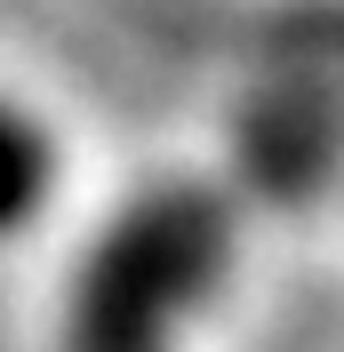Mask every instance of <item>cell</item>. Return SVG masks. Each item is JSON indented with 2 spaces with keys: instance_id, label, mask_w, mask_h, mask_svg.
<instances>
[{
  "instance_id": "1",
  "label": "cell",
  "mask_w": 344,
  "mask_h": 352,
  "mask_svg": "<svg viewBox=\"0 0 344 352\" xmlns=\"http://www.w3.org/2000/svg\"><path fill=\"white\" fill-rule=\"evenodd\" d=\"M48 184H56V136L32 104L0 96V241L32 232L48 208Z\"/></svg>"
}]
</instances>
